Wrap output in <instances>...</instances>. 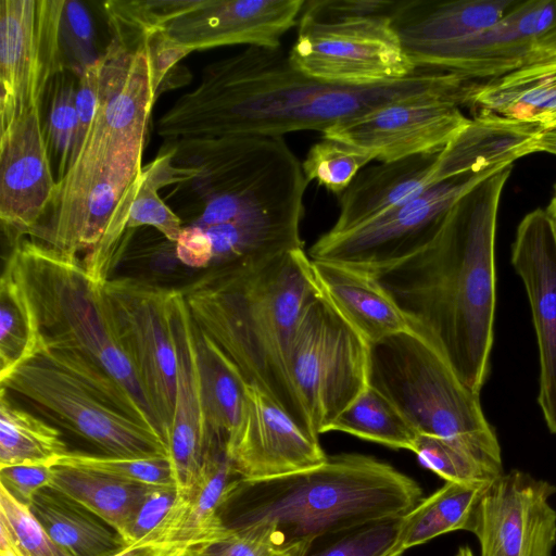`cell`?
Masks as SVG:
<instances>
[{
	"label": "cell",
	"instance_id": "obj_9",
	"mask_svg": "<svg viewBox=\"0 0 556 556\" xmlns=\"http://www.w3.org/2000/svg\"><path fill=\"white\" fill-rule=\"evenodd\" d=\"M1 387L47 412L108 456L136 459L168 458L156 430L108 404L65 370L39 355L15 368Z\"/></svg>",
	"mask_w": 556,
	"mask_h": 556
},
{
	"label": "cell",
	"instance_id": "obj_32",
	"mask_svg": "<svg viewBox=\"0 0 556 556\" xmlns=\"http://www.w3.org/2000/svg\"><path fill=\"white\" fill-rule=\"evenodd\" d=\"M68 452L61 433L16 406L9 391L0 392V467L54 466Z\"/></svg>",
	"mask_w": 556,
	"mask_h": 556
},
{
	"label": "cell",
	"instance_id": "obj_7",
	"mask_svg": "<svg viewBox=\"0 0 556 556\" xmlns=\"http://www.w3.org/2000/svg\"><path fill=\"white\" fill-rule=\"evenodd\" d=\"M8 257L31 305L42 349L75 352L102 367L161 428L119 344L102 286L83 262L31 238L13 244Z\"/></svg>",
	"mask_w": 556,
	"mask_h": 556
},
{
	"label": "cell",
	"instance_id": "obj_53",
	"mask_svg": "<svg viewBox=\"0 0 556 556\" xmlns=\"http://www.w3.org/2000/svg\"><path fill=\"white\" fill-rule=\"evenodd\" d=\"M311 541H304L285 548L273 556H305L306 552L311 546Z\"/></svg>",
	"mask_w": 556,
	"mask_h": 556
},
{
	"label": "cell",
	"instance_id": "obj_48",
	"mask_svg": "<svg viewBox=\"0 0 556 556\" xmlns=\"http://www.w3.org/2000/svg\"><path fill=\"white\" fill-rule=\"evenodd\" d=\"M203 556H273L278 551L266 538L231 533L205 545H195Z\"/></svg>",
	"mask_w": 556,
	"mask_h": 556
},
{
	"label": "cell",
	"instance_id": "obj_46",
	"mask_svg": "<svg viewBox=\"0 0 556 556\" xmlns=\"http://www.w3.org/2000/svg\"><path fill=\"white\" fill-rule=\"evenodd\" d=\"M52 466L13 465L0 467L1 488L29 507L35 494L51 481Z\"/></svg>",
	"mask_w": 556,
	"mask_h": 556
},
{
	"label": "cell",
	"instance_id": "obj_56",
	"mask_svg": "<svg viewBox=\"0 0 556 556\" xmlns=\"http://www.w3.org/2000/svg\"><path fill=\"white\" fill-rule=\"evenodd\" d=\"M456 556H475V555L468 546H462L458 548Z\"/></svg>",
	"mask_w": 556,
	"mask_h": 556
},
{
	"label": "cell",
	"instance_id": "obj_27",
	"mask_svg": "<svg viewBox=\"0 0 556 556\" xmlns=\"http://www.w3.org/2000/svg\"><path fill=\"white\" fill-rule=\"evenodd\" d=\"M473 109L546 127L556 124V59L527 64L486 81Z\"/></svg>",
	"mask_w": 556,
	"mask_h": 556
},
{
	"label": "cell",
	"instance_id": "obj_6",
	"mask_svg": "<svg viewBox=\"0 0 556 556\" xmlns=\"http://www.w3.org/2000/svg\"><path fill=\"white\" fill-rule=\"evenodd\" d=\"M369 384L420 434L471 458L494 478L504 472L501 446L481 406L444 355L420 336L401 333L370 348Z\"/></svg>",
	"mask_w": 556,
	"mask_h": 556
},
{
	"label": "cell",
	"instance_id": "obj_55",
	"mask_svg": "<svg viewBox=\"0 0 556 556\" xmlns=\"http://www.w3.org/2000/svg\"><path fill=\"white\" fill-rule=\"evenodd\" d=\"M178 556H203L197 546H188Z\"/></svg>",
	"mask_w": 556,
	"mask_h": 556
},
{
	"label": "cell",
	"instance_id": "obj_44",
	"mask_svg": "<svg viewBox=\"0 0 556 556\" xmlns=\"http://www.w3.org/2000/svg\"><path fill=\"white\" fill-rule=\"evenodd\" d=\"M62 48L67 68L79 75L98 60L94 52L93 27L90 15L79 1L65 0L61 22Z\"/></svg>",
	"mask_w": 556,
	"mask_h": 556
},
{
	"label": "cell",
	"instance_id": "obj_51",
	"mask_svg": "<svg viewBox=\"0 0 556 556\" xmlns=\"http://www.w3.org/2000/svg\"><path fill=\"white\" fill-rule=\"evenodd\" d=\"M551 59H556V26L535 42L525 65Z\"/></svg>",
	"mask_w": 556,
	"mask_h": 556
},
{
	"label": "cell",
	"instance_id": "obj_5",
	"mask_svg": "<svg viewBox=\"0 0 556 556\" xmlns=\"http://www.w3.org/2000/svg\"><path fill=\"white\" fill-rule=\"evenodd\" d=\"M99 61L96 114L34 231L45 243L62 235L99 179L111 173L142 170L151 110L159 94L147 49L129 50L112 39Z\"/></svg>",
	"mask_w": 556,
	"mask_h": 556
},
{
	"label": "cell",
	"instance_id": "obj_19",
	"mask_svg": "<svg viewBox=\"0 0 556 556\" xmlns=\"http://www.w3.org/2000/svg\"><path fill=\"white\" fill-rule=\"evenodd\" d=\"M318 438L260 389L247 384L243 415L227 453L240 478H266L324 464L328 456Z\"/></svg>",
	"mask_w": 556,
	"mask_h": 556
},
{
	"label": "cell",
	"instance_id": "obj_31",
	"mask_svg": "<svg viewBox=\"0 0 556 556\" xmlns=\"http://www.w3.org/2000/svg\"><path fill=\"white\" fill-rule=\"evenodd\" d=\"M238 478L226 446L211 441L201 475L187 495L184 522L175 542L205 545L230 534L224 530L218 510Z\"/></svg>",
	"mask_w": 556,
	"mask_h": 556
},
{
	"label": "cell",
	"instance_id": "obj_16",
	"mask_svg": "<svg viewBox=\"0 0 556 556\" xmlns=\"http://www.w3.org/2000/svg\"><path fill=\"white\" fill-rule=\"evenodd\" d=\"M555 26L556 0L519 1L489 28L424 50L412 61L419 68L489 81L522 67L535 42Z\"/></svg>",
	"mask_w": 556,
	"mask_h": 556
},
{
	"label": "cell",
	"instance_id": "obj_39",
	"mask_svg": "<svg viewBox=\"0 0 556 556\" xmlns=\"http://www.w3.org/2000/svg\"><path fill=\"white\" fill-rule=\"evenodd\" d=\"M374 160L376 156L371 152L333 138L321 137L307 151L302 161V169L308 184L316 180L339 197Z\"/></svg>",
	"mask_w": 556,
	"mask_h": 556
},
{
	"label": "cell",
	"instance_id": "obj_38",
	"mask_svg": "<svg viewBox=\"0 0 556 556\" xmlns=\"http://www.w3.org/2000/svg\"><path fill=\"white\" fill-rule=\"evenodd\" d=\"M187 495L177 485L150 486L124 534L129 546L175 542L182 526Z\"/></svg>",
	"mask_w": 556,
	"mask_h": 556
},
{
	"label": "cell",
	"instance_id": "obj_37",
	"mask_svg": "<svg viewBox=\"0 0 556 556\" xmlns=\"http://www.w3.org/2000/svg\"><path fill=\"white\" fill-rule=\"evenodd\" d=\"M78 75L65 68L50 83L43 96L40 112L51 164L56 168V182L66 174L77 129L75 105Z\"/></svg>",
	"mask_w": 556,
	"mask_h": 556
},
{
	"label": "cell",
	"instance_id": "obj_36",
	"mask_svg": "<svg viewBox=\"0 0 556 556\" xmlns=\"http://www.w3.org/2000/svg\"><path fill=\"white\" fill-rule=\"evenodd\" d=\"M202 0L108 1L104 12L112 39L129 50L144 48L153 35L189 13Z\"/></svg>",
	"mask_w": 556,
	"mask_h": 556
},
{
	"label": "cell",
	"instance_id": "obj_22",
	"mask_svg": "<svg viewBox=\"0 0 556 556\" xmlns=\"http://www.w3.org/2000/svg\"><path fill=\"white\" fill-rule=\"evenodd\" d=\"M546 126L480 112L440 152L434 181L498 170L539 152Z\"/></svg>",
	"mask_w": 556,
	"mask_h": 556
},
{
	"label": "cell",
	"instance_id": "obj_23",
	"mask_svg": "<svg viewBox=\"0 0 556 556\" xmlns=\"http://www.w3.org/2000/svg\"><path fill=\"white\" fill-rule=\"evenodd\" d=\"M440 152L363 168L338 197L339 214L328 232L342 233L354 229L418 195L435 182Z\"/></svg>",
	"mask_w": 556,
	"mask_h": 556
},
{
	"label": "cell",
	"instance_id": "obj_3",
	"mask_svg": "<svg viewBox=\"0 0 556 556\" xmlns=\"http://www.w3.org/2000/svg\"><path fill=\"white\" fill-rule=\"evenodd\" d=\"M180 291L195 325L243 380L315 433L287 374L293 332L320 293L304 249L261 262L213 267Z\"/></svg>",
	"mask_w": 556,
	"mask_h": 556
},
{
	"label": "cell",
	"instance_id": "obj_34",
	"mask_svg": "<svg viewBox=\"0 0 556 556\" xmlns=\"http://www.w3.org/2000/svg\"><path fill=\"white\" fill-rule=\"evenodd\" d=\"M330 431L413 453L419 434L399 408L371 386L336 418Z\"/></svg>",
	"mask_w": 556,
	"mask_h": 556
},
{
	"label": "cell",
	"instance_id": "obj_50",
	"mask_svg": "<svg viewBox=\"0 0 556 556\" xmlns=\"http://www.w3.org/2000/svg\"><path fill=\"white\" fill-rule=\"evenodd\" d=\"M188 544L180 542L129 546L116 556H178Z\"/></svg>",
	"mask_w": 556,
	"mask_h": 556
},
{
	"label": "cell",
	"instance_id": "obj_10",
	"mask_svg": "<svg viewBox=\"0 0 556 556\" xmlns=\"http://www.w3.org/2000/svg\"><path fill=\"white\" fill-rule=\"evenodd\" d=\"M288 59L308 77L352 87L401 80L418 68L390 17L320 21L301 13Z\"/></svg>",
	"mask_w": 556,
	"mask_h": 556
},
{
	"label": "cell",
	"instance_id": "obj_40",
	"mask_svg": "<svg viewBox=\"0 0 556 556\" xmlns=\"http://www.w3.org/2000/svg\"><path fill=\"white\" fill-rule=\"evenodd\" d=\"M401 518L378 520L316 539L305 556H390L397 541Z\"/></svg>",
	"mask_w": 556,
	"mask_h": 556
},
{
	"label": "cell",
	"instance_id": "obj_26",
	"mask_svg": "<svg viewBox=\"0 0 556 556\" xmlns=\"http://www.w3.org/2000/svg\"><path fill=\"white\" fill-rule=\"evenodd\" d=\"M29 509L65 556H116L129 547L114 527L50 485L35 494Z\"/></svg>",
	"mask_w": 556,
	"mask_h": 556
},
{
	"label": "cell",
	"instance_id": "obj_8",
	"mask_svg": "<svg viewBox=\"0 0 556 556\" xmlns=\"http://www.w3.org/2000/svg\"><path fill=\"white\" fill-rule=\"evenodd\" d=\"M371 345L320 293L304 311L287 353L293 394L323 434L370 384Z\"/></svg>",
	"mask_w": 556,
	"mask_h": 556
},
{
	"label": "cell",
	"instance_id": "obj_14",
	"mask_svg": "<svg viewBox=\"0 0 556 556\" xmlns=\"http://www.w3.org/2000/svg\"><path fill=\"white\" fill-rule=\"evenodd\" d=\"M556 485L511 469L494 479L477 510L472 533L481 556H553Z\"/></svg>",
	"mask_w": 556,
	"mask_h": 556
},
{
	"label": "cell",
	"instance_id": "obj_25",
	"mask_svg": "<svg viewBox=\"0 0 556 556\" xmlns=\"http://www.w3.org/2000/svg\"><path fill=\"white\" fill-rule=\"evenodd\" d=\"M518 3V0H401L392 16V27L412 60L424 50L489 28Z\"/></svg>",
	"mask_w": 556,
	"mask_h": 556
},
{
	"label": "cell",
	"instance_id": "obj_35",
	"mask_svg": "<svg viewBox=\"0 0 556 556\" xmlns=\"http://www.w3.org/2000/svg\"><path fill=\"white\" fill-rule=\"evenodd\" d=\"M151 163L142 167L140 184L127 222L128 232L140 226L156 228L168 241L176 242L182 229L180 218L160 198L166 185L198 178V167L174 166L176 144L169 143Z\"/></svg>",
	"mask_w": 556,
	"mask_h": 556
},
{
	"label": "cell",
	"instance_id": "obj_1",
	"mask_svg": "<svg viewBox=\"0 0 556 556\" xmlns=\"http://www.w3.org/2000/svg\"><path fill=\"white\" fill-rule=\"evenodd\" d=\"M481 87L479 80L419 67L407 78L375 86L328 84L295 70L281 47H248L206 66L201 84L160 118L157 131L173 140L324 132L341 121L403 100L439 98L472 108Z\"/></svg>",
	"mask_w": 556,
	"mask_h": 556
},
{
	"label": "cell",
	"instance_id": "obj_17",
	"mask_svg": "<svg viewBox=\"0 0 556 556\" xmlns=\"http://www.w3.org/2000/svg\"><path fill=\"white\" fill-rule=\"evenodd\" d=\"M511 265L530 305L539 352L538 404L548 431L556 434V223L536 208L519 223Z\"/></svg>",
	"mask_w": 556,
	"mask_h": 556
},
{
	"label": "cell",
	"instance_id": "obj_42",
	"mask_svg": "<svg viewBox=\"0 0 556 556\" xmlns=\"http://www.w3.org/2000/svg\"><path fill=\"white\" fill-rule=\"evenodd\" d=\"M0 525L10 533L21 556H65L29 507L16 501L3 488L0 490Z\"/></svg>",
	"mask_w": 556,
	"mask_h": 556
},
{
	"label": "cell",
	"instance_id": "obj_54",
	"mask_svg": "<svg viewBox=\"0 0 556 556\" xmlns=\"http://www.w3.org/2000/svg\"><path fill=\"white\" fill-rule=\"evenodd\" d=\"M546 212L556 223V185L554 187V194H553L551 202L546 208Z\"/></svg>",
	"mask_w": 556,
	"mask_h": 556
},
{
	"label": "cell",
	"instance_id": "obj_49",
	"mask_svg": "<svg viewBox=\"0 0 556 556\" xmlns=\"http://www.w3.org/2000/svg\"><path fill=\"white\" fill-rule=\"evenodd\" d=\"M176 243L178 260L192 268L211 266L213 244L205 229L194 224L182 227Z\"/></svg>",
	"mask_w": 556,
	"mask_h": 556
},
{
	"label": "cell",
	"instance_id": "obj_43",
	"mask_svg": "<svg viewBox=\"0 0 556 556\" xmlns=\"http://www.w3.org/2000/svg\"><path fill=\"white\" fill-rule=\"evenodd\" d=\"M414 453L424 467L445 482L479 483L496 479L464 453L434 437L419 433Z\"/></svg>",
	"mask_w": 556,
	"mask_h": 556
},
{
	"label": "cell",
	"instance_id": "obj_11",
	"mask_svg": "<svg viewBox=\"0 0 556 556\" xmlns=\"http://www.w3.org/2000/svg\"><path fill=\"white\" fill-rule=\"evenodd\" d=\"M113 326L166 441L176 393L175 289L131 277L102 286Z\"/></svg>",
	"mask_w": 556,
	"mask_h": 556
},
{
	"label": "cell",
	"instance_id": "obj_21",
	"mask_svg": "<svg viewBox=\"0 0 556 556\" xmlns=\"http://www.w3.org/2000/svg\"><path fill=\"white\" fill-rule=\"evenodd\" d=\"M173 321L177 348L174 415L166 435L169 462L180 493L197 483L210 448L201 381L193 337V321L180 290L175 289Z\"/></svg>",
	"mask_w": 556,
	"mask_h": 556
},
{
	"label": "cell",
	"instance_id": "obj_28",
	"mask_svg": "<svg viewBox=\"0 0 556 556\" xmlns=\"http://www.w3.org/2000/svg\"><path fill=\"white\" fill-rule=\"evenodd\" d=\"M192 328L208 438L227 448L241 422L248 383L194 321Z\"/></svg>",
	"mask_w": 556,
	"mask_h": 556
},
{
	"label": "cell",
	"instance_id": "obj_13",
	"mask_svg": "<svg viewBox=\"0 0 556 556\" xmlns=\"http://www.w3.org/2000/svg\"><path fill=\"white\" fill-rule=\"evenodd\" d=\"M64 4L65 0L0 1L1 135L41 106L50 83L67 68L61 40Z\"/></svg>",
	"mask_w": 556,
	"mask_h": 556
},
{
	"label": "cell",
	"instance_id": "obj_33",
	"mask_svg": "<svg viewBox=\"0 0 556 556\" xmlns=\"http://www.w3.org/2000/svg\"><path fill=\"white\" fill-rule=\"evenodd\" d=\"M41 350L31 305L8 257L0 279V381Z\"/></svg>",
	"mask_w": 556,
	"mask_h": 556
},
{
	"label": "cell",
	"instance_id": "obj_47",
	"mask_svg": "<svg viewBox=\"0 0 556 556\" xmlns=\"http://www.w3.org/2000/svg\"><path fill=\"white\" fill-rule=\"evenodd\" d=\"M99 85L100 61L98 58L96 62L87 66L78 75V84L75 99L78 123L71 159L79 149L96 114L99 100Z\"/></svg>",
	"mask_w": 556,
	"mask_h": 556
},
{
	"label": "cell",
	"instance_id": "obj_30",
	"mask_svg": "<svg viewBox=\"0 0 556 556\" xmlns=\"http://www.w3.org/2000/svg\"><path fill=\"white\" fill-rule=\"evenodd\" d=\"M49 485L97 514L123 536L150 488L100 471L65 465L52 466Z\"/></svg>",
	"mask_w": 556,
	"mask_h": 556
},
{
	"label": "cell",
	"instance_id": "obj_4",
	"mask_svg": "<svg viewBox=\"0 0 556 556\" xmlns=\"http://www.w3.org/2000/svg\"><path fill=\"white\" fill-rule=\"evenodd\" d=\"M419 484L372 456L344 453L316 467L233 481L218 510L226 532L266 538L278 551L369 522L401 517Z\"/></svg>",
	"mask_w": 556,
	"mask_h": 556
},
{
	"label": "cell",
	"instance_id": "obj_29",
	"mask_svg": "<svg viewBox=\"0 0 556 556\" xmlns=\"http://www.w3.org/2000/svg\"><path fill=\"white\" fill-rule=\"evenodd\" d=\"M492 482V481H491ZM491 482H445L401 518L396 544L390 556L454 531L472 533L479 503Z\"/></svg>",
	"mask_w": 556,
	"mask_h": 556
},
{
	"label": "cell",
	"instance_id": "obj_12",
	"mask_svg": "<svg viewBox=\"0 0 556 556\" xmlns=\"http://www.w3.org/2000/svg\"><path fill=\"white\" fill-rule=\"evenodd\" d=\"M496 172L433 182L412 200L362 226L342 233H323L308 256L369 274L395 264L428 244L457 199Z\"/></svg>",
	"mask_w": 556,
	"mask_h": 556
},
{
	"label": "cell",
	"instance_id": "obj_15",
	"mask_svg": "<svg viewBox=\"0 0 556 556\" xmlns=\"http://www.w3.org/2000/svg\"><path fill=\"white\" fill-rule=\"evenodd\" d=\"M469 119L453 102L417 98L341 121L321 132V137L371 152L380 162H392L442 151Z\"/></svg>",
	"mask_w": 556,
	"mask_h": 556
},
{
	"label": "cell",
	"instance_id": "obj_24",
	"mask_svg": "<svg viewBox=\"0 0 556 556\" xmlns=\"http://www.w3.org/2000/svg\"><path fill=\"white\" fill-rule=\"evenodd\" d=\"M315 279L333 307L370 344L417 329L378 279L341 264L313 261Z\"/></svg>",
	"mask_w": 556,
	"mask_h": 556
},
{
	"label": "cell",
	"instance_id": "obj_18",
	"mask_svg": "<svg viewBox=\"0 0 556 556\" xmlns=\"http://www.w3.org/2000/svg\"><path fill=\"white\" fill-rule=\"evenodd\" d=\"M58 191L40 106L0 136V219L15 244L42 222Z\"/></svg>",
	"mask_w": 556,
	"mask_h": 556
},
{
	"label": "cell",
	"instance_id": "obj_45",
	"mask_svg": "<svg viewBox=\"0 0 556 556\" xmlns=\"http://www.w3.org/2000/svg\"><path fill=\"white\" fill-rule=\"evenodd\" d=\"M394 0H309L302 13L320 21L390 17L397 7Z\"/></svg>",
	"mask_w": 556,
	"mask_h": 556
},
{
	"label": "cell",
	"instance_id": "obj_41",
	"mask_svg": "<svg viewBox=\"0 0 556 556\" xmlns=\"http://www.w3.org/2000/svg\"><path fill=\"white\" fill-rule=\"evenodd\" d=\"M55 465L87 468L149 486L176 485L168 458L136 459L68 451Z\"/></svg>",
	"mask_w": 556,
	"mask_h": 556
},
{
	"label": "cell",
	"instance_id": "obj_20",
	"mask_svg": "<svg viewBox=\"0 0 556 556\" xmlns=\"http://www.w3.org/2000/svg\"><path fill=\"white\" fill-rule=\"evenodd\" d=\"M305 0H202L166 26V34L189 52L248 45L280 48L298 25Z\"/></svg>",
	"mask_w": 556,
	"mask_h": 556
},
{
	"label": "cell",
	"instance_id": "obj_2",
	"mask_svg": "<svg viewBox=\"0 0 556 556\" xmlns=\"http://www.w3.org/2000/svg\"><path fill=\"white\" fill-rule=\"evenodd\" d=\"M513 164L452 205L432 240L375 276L462 381L480 393L491 371L496 309L495 237Z\"/></svg>",
	"mask_w": 556,
	"mask_h": 556
},
{
	"label": "cell",
	"instance_id": "obj_52",
	"mask_svg": "<svg viewBox=\"0 0 556 556\" xmlns=\"http://www.w3.org/2000/svg\"><path fill=\"white\" fill-rule=\"evenodd\" d=\"M539 152H547L556 155V124H553L544 129L539 143Z\"/></svg>",
	"mask_w": 556,
	"mask_h": 556
}]
</instances>
